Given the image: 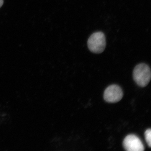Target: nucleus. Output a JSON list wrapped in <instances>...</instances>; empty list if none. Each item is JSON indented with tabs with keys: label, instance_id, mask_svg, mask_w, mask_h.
I'll return each instance as SVG.
<instances>
[{
	"label": "nucleus",
	"instance_id": "obj_3",
	"mask_svg": "<svg viewBox=\"0 0 151 151\" xmlns=\"http://www.w3.org/2000/svg\"><path fill=\"white\" fill-rule=\"evenodd\" d=\"M123 92L122 88L116 84L110 85L105 89L104 99L109 103H116L122 100Z\"/></svg>",
	"mask_w": 151,
	"mask_h": 151
},
{
	"label": "nucleus",
	"instance_id": "obj_2",
	"mask_svg": "<svg viewBox=\"0 0 151 151\" xmlns=\"http://www.w3.org/2000/svg\"><path fill=\"white\" fill-rule=\"evenodd\" d=\"M106 45L105 34L102 32L92 34L87 41L88 48L93 53H102L105 49Z\"/></svg>",
	"mask_w": 151,
	"mask_h": 151
},
{
	"label": "nucleus",
	"instance_id": "obj_1",
	"mask_svg": "<svg viewBox=\"0 0 151 151\" xmlns=\"http://www.w3.org/2000/svg\"><path fill=\"white\" fill-rule=\"evenodd\" d=\"M151 70L149 65L145 63L138 64L133 71V78L141 87H145L151 80Z\"/></svg>",
	"mask_w": 151,
	"mask_h": 151
},
{
	"label": "nucleus",
	"instance_id": "obj_6",
	"mask_svg": "<svg viewBox=\"0 0 151 151\" xmlns=\"http://www.w3.org/2000/svg\"><path fill=\"white\" fill-rule=\"evenodd\" d=\"M4 4V0H0V8Z\"/></svg>",
	"mask_w": 151,
	"mask_h": 151
},
{
	"label": "nucleus",
	"instance_id": "obj_5",
	"mask_svg": "<svg viewBox=\"0 0 151 151\" xmlns=\"http://www.w3.org/2000/svg\"><path fill=\"white\" fill-rule=\"evenodd\" d=\"M145 137L147 144L149 147H151V130L150 129H148L145 132Z\"/></svg>",
	"mask_w": 151,
	"mask_h": 151
},
{
	"label": "nucleus",
	"instance_id": "obj_4",
	"mask_svg": "<svg viewBox=\"0 0 151 151\" xmlns=\"http://www.w3.org/2000/svg\"><path fill=\"white\" fill-rule=\"evenodd\" d=\"M124 148L127 151H143L145 150L142 141L134 134L128 135L123 142Z\"/></svg>",
	"mask_w": 151,
	"mask_h": 151
}]
</instances>
